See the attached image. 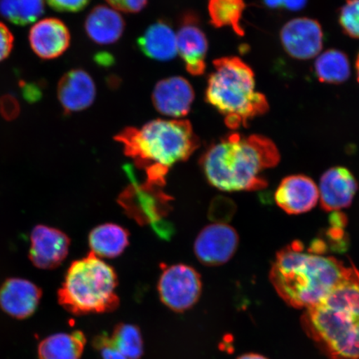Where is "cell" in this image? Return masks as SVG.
I'll list each match as a JSON object with an SVG mask.
<instances>
[{"label": "cell", "instance_id": "9c48e42d", "mask_svg": "<svg viewBox=\"0 0 359 359\" xmlns=\"http://www.w3.org/2000/svg\"><path fill=\"white\" fill-rule=\"evenodd\" d=\"M280 41L290 57L298 60H309L321 52L324 33L318 21L297 18L287 22L283 27Z\"/></svg>", "mask_w": 359, "mask_h": 359}, {"label": "cell", "instance_id": "7402d4cb", "mask_svg": "<svg viewBox=\"0 0 359 359\" xmlns=\"http://www.w3.org/2000/svg\"><path fill=\"white\" fill-rule=\"evenodd\" d=\"M314 72L320 82L331 84L344 83L351 74L348 57L336 49H330L317 57Z\"/></svg>", "mask_w": 359, "mask_h": 359}, {"label": "cell", "instance_id": "f1b7e54d", "mask_svg": "<svg viewBox=\"0 0 359 359\" xmlns=\"http://www.w3.org/2000/svg\"><path fill=\"white\" fill-rule=\"evenodd\" d=\"M106 1L116 11L136 13L146 7L148 0H106Z\"/></svg>", "mask_w": 359, "mask_h": 359}, {"label": "cell", "instance_id": "52a82bcc", "mask_svg": "<svg viewBox=\"0 0 359 359\" xmlns=\"http://www.w3.org/2000/svg\"><path fill=\"white\" fill-rule=\"evenodd\" d=\"M157 290L165 306L175 312H185L201 297V278L195 269L187 264H174L163 269Z\"/></svg>", "mask_w": 359, "mask_h": 359}, {"label": "cell", "instance_id": "3957f363", "mask_svg": "<svg viewBox=\"0 0 359 359\" xmlns=\"http://www.w3.org/2000/svg\"><path fill=\"white\" fill-rule=\"evenodd\" d=\"M125 154L145 170L147 186L161 187L170 168L187 161L200 146L187 120L151 121L141 128H126L115 137Z\"/></svg>", "mask_w": 359, "mask_h": 359}, {"label": "cell", "instance_id": "8992f818", "mask_svg": "<svg viewBox=\"0 0 359 359\" xmlns=\"http://www.w3.org/2000/svg\"><path fill=\"white\" fill-rule=\"evenodd\" d=\"M118 284L114 269L90 252L71 264L57 291L58 303L74 316L112 312L120 304Z\"/></svg>", "mask_w": 359, "mask_h": 359}, {"label": "cell", "instance_id": "5b68a950", "mask_svg": "<svg viewBox=\"0 0 359 359\" xmlns=\"http://www.w3.org/2000/svg\"><path fill=\"white\" fill-rule=\"evenodd\" d=\"M205 100L224 116L229 128H246L250 120L266 114L267 98L255 90V74L237 57H224L213 62Z\"/></svg>", "mask_w": 359, "mask_h": 359}, {"label": "cell", "instance_id": "e0dca14e", "mask_svg": "<svg viewBox=\"0 0 359 359\" xmlns=\"http://www.w3.org/2000/svg\"><path fill=\"white\" fill-rule=\"evenodd\" d=\"M96 86L87 72H67L58 83L57 97L66 114L88 109L95 100Z\"/></svg>", "mask_w": 359, "mask_h": 359}, {"label": "cell", "instance_id": "d6986e66", "mask_svg": "<svg viewBox=\"0 0 359 359\" xmlns=\"http://www.w3.org/2000/svg\"><path fill=\"white\" fill-rule=\"evenodd\" d=\"M138 47L151 60L168 61L177 53V34L164 21L151 25L137 40Z\"/></svg>", "mask_w": 359, "mask_h": 359}, {"label": "cell", "instance_id": "44dd1931", "mask_svg": "<svg viewBox=\"0 0 359 359\" xmlns=\"http://www.w3.org/2000/svg\"><path fill=\"white\" fill-rule=\"evenodd\" d=\"M86 342L80 330L52 334L39 344L38 356L39 359H80Z\"/></svg>", "mask_w": 359, "mask_h": 359}, {"label": "cell", "instance_id": "cb8c5ba5", "mask_svg": "<svg viewBox=\"0 0 359 359\" xmlns=\"http://www.w3.org/2000/svg\"><path fill=\"white\" fill-rule=\"evenodd\" d=\"M44 12V0H0V15L17 25L31 24Z\"/></svg>", "mask_w": 359, "mask_h": 359}, {"label": "cell", "instance_id": "9a60e30c", "mask_svg": "<svg viewBox=\"0 0 359 359\" xmlns=\"http://www.w3.org/2000/svg\"><path fill=\"white\" fill-rule=\"evenodd\" d=\"M276 201L284 212L290 215L306 213L320 199L316 184L304 175H294L283 180L277 188Z\"/></svg>", "mask_w": 359, "mask_h": 359}, {"label": "cell", "instance_id": "4dcf8cb0", "mask_svg": "<svg viewBox=\"0 0 359 359\" xmlns=\"http://www.w3.org/2000/svg\"><path fill=\"white\" fill-rule=\"evenodd\" d=\"M13 36L6 25L0 22V62L10 56L13 47Z\"/></svg>", "mask_w": 359, "mask_h": 359}, {"label": "cell", "instance_id": "30bf717a", "mask_svg": "<svg viewBox=\"0 0 359 359\" xmlns=\"http://www.w3.org/2000/svg\"><path fill=\"white\" fill-rule=\"evenodd\" d=\"M30 242L29 257L39 269H55L65 262L69 254V236L55 228L39 224L31 232Z\"/></svg>", "mask_w": 359, "mask_h": 359}, {"label": "cell", "instance_id": "4316f807", "mask_svg": "<svg viewBox=\"0 0 359 359\" xmlns=\"http://www.w3.org/2000/svg\"><path fill=\"white\" fill-rule=\"evenodd\" d=\"M93 346L100 352L102 359H128L115 347L111 336L106 333L97 335L93 340Z\"/></svg>", "mask_w": 359, "mask_h": 359}, {"label": "cell", "instance_id": "d6a6232c", "mask_svg": "<svg viewBox=\"0 0 359 359\" xmlns=\"http://www.w3.org/2000/svg\"><path fill=\"white\" fill-rule=\"evenodd\" d=\"M263 1L267 7L276 8L284 6L285 0H263Z\"/></svg>", "mask_w": 359, "mask_h": 359}, {"label": "cell", "instance_id": "ba28073f", "mask_svg": "<svg viewBox=\"0 0 359 359\" xmlns=\"http://www.w3.org/2000/svg\"><path fill=\"white\" fill-rule=\"evenodd\" d=\"M239 236L234 228L224 223L210 224L196 237L195 255L199 262L208 266L226 264L235 255Z\"/></svg>", "mask_w": 359, "mask_h": 359}, {"label": "cell", "instance_id": "8fae6325", "mask_svg": "<svg viewBox=\"0 0 359 359\" xmlns=\"http://www.w3.org/2000/svg\"><path fill=\"white\" fill-rule=\"evenodd\" d=\"M177 52L185 62L188 73L200 76L205 73L208 41L195 13L182 17L177 34Z\"/></svg>", "mask_w": 359, "mask_h": 359}, {"label": "cell", "instance_id": "7a4b0ae2", "mask_svg": "<svg viewBox=\"0 0 359 359\" xmlns=\"http://www.w3.org/2000/svg\"><path fill=\"white\" fill-rule=\"evenodd\" d=\"M351 269L335 258L305 252L302 242L294 241L277 254L269 279L287 304L308 309L324 300Z\"/></svg>", "mask_w": 359, "mask_h": 359}, {"label": "cell", "instance_id": "e575fe53", "mask_svg": "<svg viewBox=\"0 0 359 359\" xmlns=\"http://www.w3.org/2000/svg\"><path fill=\"white\" fill-rule=\"evenodd\" d=\"M356 71H357V79H358V82L359 83V53H358V55L357 57V61H356Z\"/></svg>", "mask_w": 359, "mask_h": 359}, {"label": "cell", "instance_id": "f546056e", "mask_svg": "<svg viewBox=\"0 0 359 359\" xmlns=\"http://www.w3.org/2000/svg\"><path fill=\"white\" fill-rule=\"evenodd\" d=\"M20 112V103L15 97L8 94L0 98V114L4 118L8 121L15 119Z\"/></svg>", "mask_w": 359, "mask_h": 359}, {"label": "cell", "instance_id": "ac0fdd59", "mask_svg": "<svg viewBox=\"0 0 359 359\" xmlns=\"http://www.w3.org/2000/svg\"><path fill=\"white\" fill-rule=\"evenodd\" d=\"M125 22L122 15L112 8L98 6L93 8L85 22L90 39L98 44L114 43L122 37Z\"/></svg>", "mask_w": 359, "mask_h": 359}, {"label": "cell", "instance_id": "5bb4252c", "mask_svg": "<svg viewBox=\"0 0 359 359\" xmlns=\"http://www.w3.org/2000/svg\"><path fill=\"white\" fill-rule=\"evenodd\" d=\"M195 100L194 90L182 77H172L157 83L152 93V102L160 114L182 118L189 114Z\"/></svg>", "mask_w": 359, "mask_h": 359}, {"label": "cell", "instance_id": "2e32d148", "mask_svg": "<svg viewBox=\"0 0 359 359\" xmlns=\"http://www.w3.org/2000/svg\"><path fill=\"white\" fill-rule=\"evenodd\" d=\"M29 39L35 55L45 60L61 56L69 48L71 41L69 29L56 18L35 22L30 29Z\"/></svg>", "mask_w": 359, "mask_h": 359}, {"label": "cell", "instance_id": "6da1fadb", "mask_svg": "<svg viewBox=\"0 0 359 359\" xmlns=\"http://www.w3.org/2000/svg\"><path fill=\"white\" fill-rule=\"evenodd\" d=\"M280 151L262 135L233 133L210 146L201 164L210 185L223 191H257L267 187L264 170L276 167Z\"/></svg>", "mask_w": 359, "mask_h": 359}, {"label": "cell", "instance_id": "7c38bea8", "mask_svg": "<svg viewBox=\"0 0 359 359\" xmlns=\"http://www.w3.org/2000/svg\"><path fill=\"white\" fill-rule=\"evenodd\" d=\"M43 292L34 283L12 278L0 287V308L17 320H25L37 311Z\"/></svg>", "mask_w": 359, "mask_h": 359}, {"label": "cell", "instance_id": "d4e9b609", "mask_svg": "<svg viewBox=\"0 0 359 359\" xmlns=\"http://www.w3.org/2000/svg\"><path fill=\"white\" fill-rule=\"evenodd\" d=\"M115 347L128 359H140L144 353V344L137 325L120 323L111 336Z\"/></svg>", "mask_w": 359, "mask_h": 359}, {"label": "cell", "instance_id": "277c9868", "mask_svg": "<svg viewBox=\"0 0 359 359\" xmlns=\"http://www.w3.org/2000/svg\"><path fill=\"white\" fill-rule=\"evenodd\" d=\"M304 325L334 359H359V271H351L336 288L307 309Z\"/></svg>", "mask_w": 359, "mask_h": 359}, {"label": "cell", "instance_id": "603a6c76", "mask_svg": "<svg viewBox=\"0 0 359 359\" xmlns=\"http://www.w3.org/2000/svg\"><path fill=\"white\" fill-rule=\"evenodd\" d=\"M245 8L244 0H209L210 24L215 28L230 27L238 36H244L241 20Z\"/></svg>", "mask_w": 359, "mask_h": 359}, {"label": "cell", "instance_id": "484cf974", "mask_svg": "<svg viewBox=\"0 0 359 359\" xmlns=\"http://www.w3.org/2000/svg\"><path fill=\"white\" fill-rule=\"evenodd\" d=\"M339 24L344 32L359 39V0H347L339 12Z\"/></svg>", "mask_w": 359, "mask_h": 359}, {"label": "cell", "instance_id": "1f68e13d", "mask_svg": "<svg viewBox=\"0 0 359 359\" xmlns=\"http://www.w3.org/2000/svg\"><path fill=\"white\" fill-rule=\"evenodd\" d=\"M308 0H285L284 6L291 11H302L306 6Z\"/></svg>", "mask_w": 359, "mask_h": 359}, {"label": "cell", "instance_id": "4fadbf2b", "mask_svg": "<svg viewBox=\"0 0 359 359\" xmlns=\"http://www.w3.org/2000/svg\"><path fill=\"white\" fill-rule=\"evenodd\" d=\"M358 191V182L347 168H330L323 175L318 195L325 212H338L352 204Z\"/></svg>", "mask_w": 359, "mask_h": 359}, {"label": "cell", "instance_id": "ffe728a7", "mask_svg": "<svg viewBox=\"0 0 359 359\" xmlns=\"http://www.w3.org/2000/svg\"><path fill=\"white\" fill-rule=\"evenodd\" d=\"M88 242L91 252L100 258H115L124 252L129 244L127 230L118 224H101L90 232Z\"/></svg>", "mask_w": 359, "mask_h": 359}, {"label": "cell", "instance_id": "836d02e7", "mask_svg": "<svg viewBox=\"0 0 359 359\" xmlns=\"http://www.w3.org/2000/svg\"><path fill=\"white\" fill-rule=\"evenodd\" d=\"M237 359H268L267 358L260 355L258 353H245Z\"/></svg>", "mask_w": 359, "mask_h": 359}, {"label": "cell", "instance_id": "83f0119b", "mask_svg": "<svg viewBox=\"0 0 359 359\" xmlns=\"http://www.w3.org/2000/svg\"><path fill=\"white\" fill-rule=\"evenodd\" d=\"M91 0H47L53 10L60 12L75 13L83 11Z\"/></svg>", "mask_w": 359, "mask_h": 359}]
</instances>
